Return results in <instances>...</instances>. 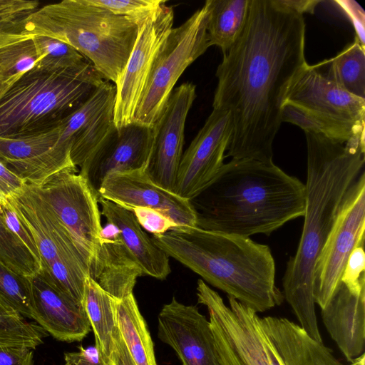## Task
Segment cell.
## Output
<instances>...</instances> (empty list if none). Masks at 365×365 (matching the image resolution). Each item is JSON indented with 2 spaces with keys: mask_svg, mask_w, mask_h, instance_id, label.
Wrapping results in <instances>:
<instances>
[{
  "mask_svg": "<svg viewBox=\"0 0 365 365\" xmlns=\"http://www.w3.org/2000/svg\"><path fill=\"white\" fill-rule=\"evenodd\" d=\"M66 365V364H65Z\"/></svg>",
  "mask_w": 365,
  "mask_h": 365,
  "instance_id": "obj_48",
  "label": "cell"
},
{
  "mask_svg": "<svg viewBox=\"0 0 365 365\" xmlns=\"http://www.w3.org/2000/svg\"><path fill=\"white\" fill-rule=\"evenodd\" d=\"M64 359L66 365H108L96 345L80 346L78 351L65 353Z\"/></svg>",
  "mask_w": 365,
  "mask_h": 365,
  "instance_id": "obj_41",
  "label": "cell"
},
{
  "mask_svg": "<svg viewBox=\"0 0 365 365\" xmlns=\"http://www.w3.org/2000/svg\"><path fill=\"white\" fill-rule=\"evenodd\" d=\"M158 336L175 351L182 365H223L210 321L196 306L173 297L158 314Z\"/></svg>",
  "mask_w": 365,
  "mask_h": 365,
  "instance_id": "obj_18",
  "label": "cell"
},
{
  "mask_svg": "<svg viewBox=\"0 0 365 365\" xmlns=\"http://www.w3.org/2000/svg\"><path fill=\"white\" fill-rule=\"evenodd\" d=\"M26 183L0 161V201L20 192Z\"/></svg>",
  "mask_w": 365,
  "mask_h": 365,
  "instance_id": "obj_42",
  "label": "cell"
},
{
  "mask_svg": "<svg viewBox=\"0 0 365 365\" xmlns=\"http://www.w3.org/2000/svg\"><path fill=\"white\" fill-rule=\"evenodd\" d=\"M197 296L205 305L223 365H283L269 344L252 309L227 296L229 306L202 279Z\"/></svg>",
  "mask_w": 365,
  "mask_h": 365,
  "instance_id": "obj_9",
  "label": "cell"
},
{
  "mask_svg": "<svg viewBox=\"0 0 365 365\" xmlns=\"http://www.w3.org/2000/svg\"><path fill=\"white\" fill-rule=\"evenodd\" d=\"M0 209L6 227L41 264L39 253L34 237L16 214L8 199L0 201Z\"/></svg>",
  "mask_w": 365,
  "mask_h": 365,
  "instance_id": "obj_37",
  "label": "cell"
},
{
  "mask_svg": "<svg viewBox=\"0 0 365 365\" xmlns=\"http://www.w3.org/2000/svg\"><path fill=\"white\" fill-rule=\"evenodd\" d=\"M365 231V173L352 183L339 208L336 220L316 261L312 279L315 304L322 309L340 283L346 261L364 246Z\"/></svg>",
  "mask_w": 365,
  "mask_h": 365,
  "instance_id": "obj_11",
  "label": "cell"
},
{
  "mask_svg": "<svg viewBox=\"0 0 365 365\" xmlns=\"http://www.w3.org/2000/svg\"><path fill=\"white\" fill-rule=\"evenodd\" d=\"M34 186L89 266L103 227L96 191L78 170L61 171Z\"/></svg>",
  "mask_w": 365,
  "mask_h": 365,
  "instance_id": "obj_12",
  "label": "cell"
},
{
  "mask_svg": "<svg viewBox=\"0 0 365 365\" xmlns=\"http://www.w3.org/2000/svg\"><path fill=\"white\" fill-rule=\"evenodd\" d=\"M207 16L205 3L180 26L171 29L156 56L133 121L153 128L179 78L211 46Z\"/></svg>",
  "mask_w": 365,
  "mask_h": 365,
  "instance_id": "obj_8",
  "label": "cell"
},
{
  "mask_svg": "<svg viewBox=\"0 0 365 365\" xmlns=\"http://www.w3.org/2000/svg\"><path fill=\"white\" fill-rule=\"evenodd\" d=\"M82 305L94 333L95 345L106 363L110 365L115 339L119 333L115 314V298L88 276Z\"/></svg>",
  "mask_w": 365,
  "mask_h": 365,
  "instance_id": "obj_25",
  "label": "cell"
},
{
  "mask_svg": "<svg viewBox=\"0 0 365 365\" xmlns=\"http://www.w3.org/2000/svg\"><path fill=\"white\" fill-rule=\"evenodd\" d=\"M260 326L283 365H343L332 349L284 317H259Z\"/></svg>",
  "mask_w": 365,
  "mask_h": 365,
  "instance_id": "obj_23",
  "label": "cell"
},
{
  "mask_svg": "<svg viewBox=\"0 0 365 365\" xmlns=\"http://www.w3.org/2000/svg\"><path fill=\"white\" fill-rule=\"evenodd\" d=\"M33 41L39 58L35 68L61 70L75 67L88 61L72 46L56 38L35 35Z\"/></svg>",
  "mask_w": 365,
  "mask_h": 365,
  "instance_id": "obj_34",
  "label": "cell"
},
{
  "mask_svg": "<svg viewBox=\"0 0 365 365\" xmlns=\"http://www.w3.org/2000/svg\"><path fill=\"white\" fill-rule=\"evenodd\" d=\"M196 98V86L186 82L173 89L153 126V143L147 173L160 187L174 192L182 156L185 126Z\"/></svg>",
  "mask_w": 365,
  "mask_h": 365,
  "instance_id": "obj_16",
  "label": "cell"
},
{
  "mask_svg": "<svg viewBox=\"0 0 365 365\" xmlns=\"http://www.w3.org/2000/svg\"><path fill=\"white\" fill-rule=\"evenodd\" d=\"M146 170L108 175L96 190L98 198L130 211L136 207L156 210L170 217L178 226H197V215L192 202L156 185Z\"/></svg>",
  "mask_w": 365,
  "mask_h": 365,
  "instance_id": "obj_17",
  "label": "cell"
},
{
  "mask_svg": "<svg viewBox=\"0 0 365 365\" xmlns=\"http://www.w3.org/2000/svg\"><path fill=\"white\" fill-rule=\"evenodd\" d=\"M110 365H135L120 334L115 339V349Z\"/></svg>",
  "mask_w": 365,
  "mask_h": 365,
  "instance_id": "obj_44",
  "label": "cell"
},
{
  "mask_svg": "<svg viewBox=\"0 0 365 365\" xmlns=\"http://www.w3.org/2000/svg\"><path fill=\"white\" fill-rule=\"evenodd\" d=\"M47 335L38 324L28 322L0 299V346H21L33 349L42 344Z\"/></svg>",
  "mask_w": 365,
  "mask_h": 365,
  "instance_id": "obj_30",
  "label": "cell"
},
{
  "mask_svg": "<svg viewBox=\"0 0 365 365\" xmlns=\"http://www.w3.org/2000/svg\"><path fill=\"white\" fill-rule=\"evenodd\" d=\"M283 4L287 6L294 10V11L303 15L304 13H313L314 9L320 1L315 0H304V1H294V0H282Z\"/></svg>",
  "mask_w": 365,
  "mask_h": 365,
  "instance_id": "obj_45",
  "label": "cell"
},
{
  "mask_svg": "<svg viewBox=\"0 0 365 365\" xmlns=\"http://www.w3.org/2000/svg\"><path fill=\"white\" fill-rule=\"evenodd\" d=\"M173 9L165 1L138 22L135 44L115 85L113 122L116 128L133 122L156 56L173 28Z\"/></svg>",
  "mask_w": 365,
  "mask_h": 365,
  "instance_id": "obj_13",
  "label": "cell"
},
{
  "mask_svg": "<svg viewBox=\"0 0 365 365\" xmlns=\"http://www.w3.org/2000/svg\"><path fill=\"white\" fill-rule=\"evenodd\" d=\"M58 135V125L48 130L27 135L0 137V161L18 176L51 151Z\"/></svg>",
  "mask_w": 365,
  "mask_h": 365,
  "instance_id": "obj_28",
  "label": "cell"
},
{
  "mask_svg": "<svg viewBox=\"0 0 365 365\" xmlns=\"http://www.w3.org/2000/svg\"><path fill=\"white\" fill-rule=\"evenodd\" d=\"M140 227L153 236H160L178 225L160 211L147 207H136L131 210Z\"/></svg>",
  "mask_w": 365,
  "mask_h": 365,
  "instance_id": "obj_38",
  "label": "cell"
},
{
  "mask_svg": "<svg viewBox=\"0 0 365 365\" xmlns=\"http://www.w3.org/2000/svg\"><path fill=\"white\" fill-rule=\"evenodd\" d=\"M144 272L123 244L119 230L108 222L88 266V277L115 299L133 294L138 277Z\"/></svg>",
  "mask_w": 365,
  "mask_h": 365,
  "instance_id": "obj_20",
  "label": "cell"
},
{
  "mask_svg": "<svg viewBox=\"0 0 365 365\" xmlns=\"http://www.w3.org/2000/svg\"><path fill=\"white\" fill-rule=\"evenodd\" d=\"M151 238L169 257L257 313L284 299L275 283V261L268 245L197 226H178Z\"/></svg>",
  "mask_w": 365,
  "mask_h": 365,
  "instance_id": "obj_4",
  "label": "cell"
},
{
  "mask_svg": "<svg viewBox=\"0 0 365 365\" xmlns=\"http://www.w3.org/2000/svg\"><path fill=\"white\" fill-rule=\"evenodd\" d=\"M194 200L197 227L245 237L269 236L303 217L305 185L273 161L231 159Z\"/></svg>",
  "mask_w": 365,
  "mask_h": 365,
  "instance_id": "obj_3",
  "label": "cell"
},
{
  "mask_svg": "<svg viewBox=\"0 0 365 365\" xmlns=\"http://www.w3.org/2000/svg\"><path fill=\"white\" fill-rule=\"evenodd\" d=\"M115 86L104 80L89 99L59 124L51 153L66 169L82 170L115 125Z\"/></svg>",
  "mask_w": 365,
  "mask_h": 365,
  "instance_id": "obj_14",
  "label": "cell"
},
{
  "mask_svg": "<svg viewBox=\"0 0 365 365\" xmlns=\"http://www.w3.org/2000/svg\"><path fill=\"white\" fill-rule=\"evenodd\" d=\"M23 31L60 40L89 61L101 77L115 85L138 31V22L115 15L87 0H63L38 7L21 20Z\"/></svg>",
  "mask_w": 365,
  "mask_h": 365,
  "instance_id": "obj_5",
  "label": "cell"
},
{
  "mask_svg": "<svg viewBox=\"0 0 365 365\" xmlns=\"http://www.w3.org/2000/svg\"><path fill=\"white\" fill-rule=\"evenodd\" d=\"M115 15L125 16L138 22L158 9L164 0H87Z\"/></svg>",
  "mask_w": 365,
  "mask_h": 365,
  "instance_id": "obj_35",
  "label": "cell"
},
{
  "mask_svg": "<svg viewBox=\"0 0 365 365\" xmlns=\"http://www.w3.org/2000/svg\"><path fill=\"white\" fill-rule=\"evenodd\" d=\"M32 349L21 346H0V365H34Z\"/></svg>",
  "mask_w": 365,
  "mask_h": 365,
  "instance_id": "obj_40",
  "label": "cell"
},
{
  "mask_svg": "<svg viewBox=\"0 0 365 365\" xmlns=\"http://www.w3.org/2000/svg\"><path fill=\"white\" fill-rule=\"evenodd\" d=\"M103 81L89 61L61 70L34 68L0 98V137L27 135L57 126Z\"/></svg>",
  "mask_w": 365,
  "mask_h": 365,
  "instance_id": "obj_6",
  "label": "cell"
},
{
  "mask_svg": "<svg viewBox=\"0 0 365 365\" xmlns=\"http://www.w3.org/2000/svg\"><path fill=\"white\" fill-rule=\"evenodd\" d=\"M323 323L348 361L364 353L365 345V289L355 292L340 282L321 309Z\"/></svg>",
  "mask_w": 365,
  "mask_h": 365,
  "instance_id": "obj_22",
  "label": "cell"
},
{
  "mask_svg": "<svg viewBox=\"0 0 365 365\" xmlns=\"http://www.w3.org/2000/svg\"><path fill=\"white\" fill-rule=\"evenodd\" d=\"M303 15L282 0H250L245 26L217 66L213 109L229 112L226 157L273 161L282 107L308 64Z\"/></svg>",
  "mask_w": 365,
  "mask_h": 365,
  "instance_id": "obj_1",
  "label": "cell"
},
{
  "mask_svg": "<svg viewBox=\"0 0 365 365\" xmlns=\"http://www.w3.org/2000/svg\"><path fill=\"white\" fill-rule=\"evenodd\" d=\"M32 37L23 31L21 19L0 23V47Z\"/></svg>",
  "mask_w": 365,
  "mask_h": 365,
  "instance_id": "obj_43",
  "label": "cell"
},
{
  "mask_svg": "<svg viewBox=\"0 0 365 365\" xmlns=\"http://www.w3.org/2000/svg\"><path fill=\"white\" fill-rule=\"evenodd\" d=\"M307 179L304 224L297 251L287 262L282 278L284 299L300 327L322 342L312 292L316 261L333 227L347 190L364 170V143H339L304 132Z\"/></svg>",
  "mask_w": 365,
  "mask_h": 365,
  "instance_id": "obj_2",
  "label": "cell"
},
{
  "mask_svg": "<svg viewBox=\"0 0 365 365\" xmlns=\"http://www.w3.org/2000/svg\"><path fill=\"white\" fill-rule=\"evenodd\" d=\"M351 365H364L365 354L363 353L361 355L354 359Z\"/></svg>",
  "mask_w": 365,
  "mask_h": 365,
  "instance_id": "obj_46",
  "label": "cell"
},
{
  "mask_svg": "<svg viewBox=\"0 0 365 365\" xmlns=\"http://www.w3.org/2000/svg\"><path fill=\"white\" fill-rule=\"evenodd\" d=\"M114 308L118 328L135 365H157L153 341L133 293L115 299Z\"/></svg>",
  "mask_w": 365,
  "mask_h": 365,
  "instance_id": "obj_26",
  "label": "cell"
},
{
  "mask_svg": "<svg viewBox=\"0 0 365 365\" xmlns=\"http://www.w3.org/2000/svg\"><path fill=\"white\" fill-rule=\"evenodd\" d=\"M38 7L34 0H0V23L21 20Z\"/></svg>",
  "mask_w": 365,
  "mask_h": 365,
  "instance_id": "obj_39",
  "label": "cell"
},
{
  "mask_svg": "<svg viewBox=\"0 0 365 365\" xmlns=\"http://www.w3.org/2000/svg\"><path fill=\"white\" fill-rule=\"evenodd\" d=\"M365 99L341 88L315 65L294 78L282 107V121L339 143L364 141Z\"/></svg>",
  "mask_w": 365,
  "mask_h": 365,
  "instance_id": "obj_7",
  "label": "cell"
},
{
  "mask_svg": "<svg viewBox=\"0 0 365 365\" xmlns=\"http://www.w3.org/2000/svg\"><path fill=\"white\" fill-rule=\"evenodd\" d=\"M101 215L119 230L123 244L141 267L144 274L165 279L170 273L169 257L139 225L134 214L110 201L98 198Z\"/></svg>",
  "mask_w": 365,
  "mask_h": 365,
  "instance_id": "obj_24",
  "label": "cell"
},
{
  "mask_svg": "<svg viewBox=\"0 0 365 365\" xmlns=\"http://www.w3.org/2000/svg\"><path fill=\"white\" fill-rule=\"evenodd\" d=\"M365 252L364 246L355 247L351 252L340 282L349 289L361 292L365 289Z\"/></svg>",
  "mask_w": 365,
  "mask_h": 365,
  "instance_id": "obj_36",
  "label": "cell"
},
{
  "mask_svg": "<svg viewBox=\"0 0 365 365\" xmlns=\"http://www.w3.org/2000/svg\"><path fill=\"white\" fill-rule=\"evenodd\" d=\"M231 135L229 112L213 109L182 154L175 194L192 201L208 186L224 164Z\"/></svg>",
  "mask_w": 365,
  "mask_h": 365,
  "instance_id": "obj_15",
  "label": "cell"
},
{
  "mask_svg": "<svg viewBox=\"0 0 365 365\" xmlns=\"http://www.w3.org/2000/svg\"><path fill=\"white\" fill-rule=\"evenodd\" d=\"M38 60L33 37L0 47V81L11 86Z\"/></svg>",
  "mask_w": 365,
  "mask_h": 365,
  "instance_id": "obj_31",
  "label": "cell"
},
{
  "mask_svg": "<svg viewBox=\"0 0 365 365\" xmlns=\"http://www.w3.org/2000/svg\"><path fill=\"white\" fill-rule=\"evenodd\" d=\"M8 200L34 239L41 262L38 274L51 283L68 269L88 276L87 262L34 185L26 183Z\"/></svg>",
  "mask_w": 365,
  "mask_h": 365,
  "instance_id": "obj_10",
  "label": "cell"
},
{
  "mask_svg": "<svg viewBox=\"0 0 365 365\" xmlns=\"http://www.w3.org/2000/svg\"><path fill=\"white\" fill-rule=\"evenodd\" d=\"M250 0H207V31L210 46L227 52L240 35Z\"/></svg>",
  "mask_w": 365,
  "mask_h": 365,
  "instance_id": "obj_27",
  "label": "cell"
},
{
  "mask_svg": "<svg viewBox=\"0 0 365 365\" xmlns=\"http://www.w3.org/2000/svg\"><path fill=\"white\" fill-rule=\"evenodd\" d=\"M317 65L344 90L365 99L364 45L356 37L334 57Z\"/></svg>",
  "mask_w": 365,
  "mask_h": 365,
  "instance_id": "obj_29",
  "label": "cell"
},
{
  "mask_svg": "<svg viewBox=\"0 0 365 365\" xmlns=\"http://www.w3.org/2000/svg\"><path fill=\"white\" fill-rule=\"evenodd\" d=\"M34 319L62 341H80L91 330L82 304L48 283L38 274L32 279Z\"/></svg>",
  "mask_w": 365,
  "mask_h": 365,
  "instance_id": "obj_21",
  "label": "cell"
},
{
  "mask_svg": "<svg viewBox=\"0 0 365 365\" xmlns=\"http://www.w3.org/2000/svg\"><path fill=\"white\" fill-rule=\"evenodd\" d=\"M153 143V128L134 121L118 129L114 125L78 173L96 191L110 174L147 170Z\"/></svg>",
  "mask_w": 365,
  "mask_h": 365,
  "instance_id": "obj_19",
  "label": "cell"
},
{
  "mask_svg": "<svg viewBox=\"0 0 365 365\" xmlns=\"http://www.w3.org/2000/svg\"><path fill=\"white\" fill-rule=\"evenodd\" d=\"M32 279L0 261V299L24 317L34 319Z\"/></svg>",
  "mask_w": 365,
  "mask_h": 365,
  "instance_id": "obj_32",
  "label": "cell"
},
{
  "mask_svg": "<svg viewBox=\"0 0 365 365\" xmlns=\"http://www.w3.org/2000/svg\"><path fill=\"white\" fill-rule=\"evenodd\" d=\"M8 85L2 83L0 81V98L1 96L4 94V93L7 91V89L9 88Z\"/></svg>",
  "mask_w": 365,
  "mask_h": 365,
  "instance_id": "obj_47",
  "label": "cell"
},
{
  "mask_svg": "<svg viewBox=\"0 0 365 365\" xmlns=\"http://www.w3.org/2000/svg\"><path fill=\"white\" fill-rule=\"evenodd\" d=\"M0 261L11 270L30 278L41 270L40 262L6 227L1 209Z\"/></svg>",
  "mask_w": 365,
  "mask_h": 365,
  "instance_id": "obj_33",
  "label": "cell"
}]
</instances>
